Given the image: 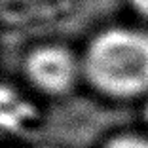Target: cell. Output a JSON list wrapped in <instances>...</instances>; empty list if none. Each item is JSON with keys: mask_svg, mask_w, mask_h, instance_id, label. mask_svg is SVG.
Here are the masks:
<instances>
[{"mask_svg": "<svg viewBox=\"0 0 148 148\" xmlns=\"http://www.w3.org/2000/svg\"><path fill=\"white\" fill-rule=\"evenodd\" d=\"M82 74L97 93L114 101L148 97V32L112 27L89 42Z\"/></svg>", "mask_w": 148, "mask_h": 148, "instance_id": "1", "label": "cell"}, {"mask_svg": "<svg viewBox=\"0 0 148 148\" xmlns=\"http://www.w3.org/2000/svg\"><path fill=\"white\" fill-rule=\"evenodd\" d=\"M27 80L46 95H65L76 86L82 74V61L69 48L42 46L31 51L25 61Z\"/></svg>", "mask_w": 148, "mask_h": 148, "instance_id": "2", "label": "cell"}, {"mask_svg": "<svg viewBox=\"0 0 148 148\" xmlns=\"http://www.w3.org/2000/svg\"><path fill=\"white\" fill-rule=\"evenodd\" d=\"M38 120V110L17 87L0 82V135L25 133Z\"/></svg>", "mask_w": 148, "mask_h": 148, "instance_id": "3", "label": "cell"}, {"mask_svg": "<svg viewBox=\"0 0 148 148\" xmlns=\"http://www.w3.org/2000/svg\"><path fill=\"white\" fill-rule=\"evenodd\" d=\"M101 148H148V135L143 133H118L106 139Z\"/></svg>", "mask_w": 148, "mask_h": 148, "instance_id": "4", "label": "cell"}, {"mask_svg": "<svg viewBox=\"0 0 148 148\" xmlns=\"http://www.w3.org/2000/svg\"><path fill=\"white\" fill-rule=\"evenodd\" d=\"M131 4L135 6V10L143 15V17L148 19V0H131Z\"/></svg>", "mask_w": 148, "mask_h": 148, "instance_id": "5", "label": "cell"}, {"mask_svg": "<svg viewBox=\"0 0 148 148\" xmlns=\"http://www.w3.org/2000/svg\"><path fill=\"white\" fill-rule=\"evenodd\" d=\"M143 122L146 123V127H148V97L144 99V105H143Z\"/></svg>", "mask_w": 148, "mask_h": 148, "instance_id": "6", "label": "cell"}]
</instances>
